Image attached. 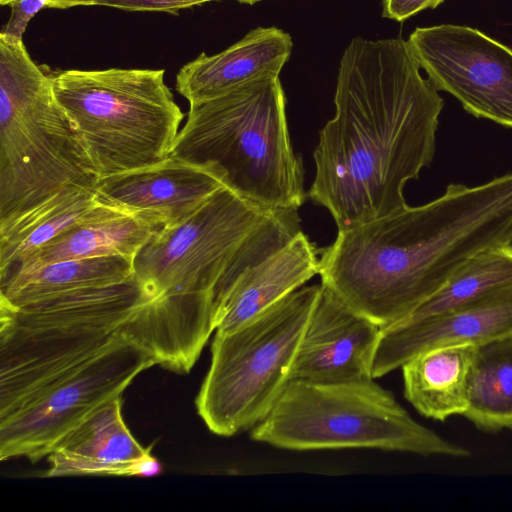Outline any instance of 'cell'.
Masks as SVG:
<instances>
[{"label": "cell", "instance_id": "cell-1", "mask_svg": "<svg viewBox=\"0 0 512 512\" xmlns=\"http://www.w3.org/2000/svg\"><path fill=\"white\" fill-rule=\"evenodd\" d=\"M420 68L401 37H357L345 49L308 193L338 230L405 208L406 183L432 162L444 102Z\"/></svg>", "mask_w": 512, "mask_h": 512}, {"label": "cell", "instance_id": "cell-2", "mask_svg": "<svg viewBox=\"0 0 512 512\" xmlns=\"http://www.w3.org/2000/svg\"><path fill=\"white\" fill-rule=\"evenodd\" d=\"M512 246V173L450 184L417 207L338 230L321 285L381 327L408 316L479 254Z\"/></svg>", "mask_w": 512, "mask_h": 512}, {"label": "cell", "instance_id": "cell-3", "mask_svg": "<svg viewBox=\"0 0 512 512\" xmlns=\"http://www.w3.org/2000/svg\"><path fill=\"white\" fill-rule=\"evenodd\" d=\"M272 210L226 187L180 224L157 231L134 259L150 301L137 315L147 342L170 359L195 360L215 327L213 290L247 235Z\"/></svg>", "mask_w": 512, "mask_h": 512}, {"label": "cell", "instance_id": "cell-4", "mask_svg": "<svg viewBox=\"0 0 512 512\" xmlns=\"http://www.w3.org/2000/svg\"><path fill=\"white\" fill-rule=\"evenodd\" d=\"M279 75H266L190 106L170 155L211 165L224 187L267 209L305 200L302 160L294 153Z\"/></svg>", "mask_w": 512, "mask_h": 512}, {"label": "cell", "instance_id": "cell-5", "mask_svg": "<svg viewBox=\"0 0 512 512\" xmlns=\"http://www.w3.org/2000/svg\"><path fill=\"white\" fill-rule=\"evenodd\" d=\"M97 175L66 114L50 73L23 39L0 33V225Z\"/></svg>", "mask_w": 512, "mask_h": 512}, {"label": "cell", "instance_id": "cell-6", "mask_svg": "<svg viewBox=\"0 0 512 512\" xmlns=\"http://www.w3.org/2000/svg\"><path fill=\"white\" fill-rule=\"evenodd\" d=\"M134 308L119 284L0 304V421L105 350Z\"/></svg>", "mask_w": 512, "mask_h": 512}, {"label": "cell", "instance_id": "cell-7", "mask_svg": "<svg viewBox=\"0 0 512 512\" xmlns=\"http://www.w3.org/2000/svg\"><path fill=\"white\" fill-rule=\"evenodd\" d=\"M164 72L109 68L50 73L55 97L97 178L170 156L184 114Z\"/></svg>", "mask_w": 512, "mask_h": 512}, {"label": "cell", "instance_id": "cell-8", "mask_svg": "<svg viewBox=\"0 0 512 512\" xmlns=\"http://www.w3.org/2000/svg\"><path fill=\"white\" fill-rule=\"evenodd\" d=\"M289 450L375 448L466 458L471 452L421 425L374 379L345 383L292 380L251 432Z\"/></svg>", "mask_w": 512, "mask_h": 512}, {"label": "cell", "instance_id": "cell-9", "mask_svg": "<svg viewBox=\"0 0 512 512\" xmlns=\"http://www.w3.org/2000/svg\"><path fill=\"white\" fill-rule=\"evenodd\" d=\"M320 290L321 285L300 287L242 326L216 332L211 364L195 401L212 433L235 435L269 413L290 382Z\"/></svg>", "mask_w": 512, "mask_h": 512}, {"label": "cell", "instance_id": "cell-10", "mask_svg": "<svg viewBox=\"0 0 512 512\" xmlns=\"http://www.w3.org/2000/svg\"><path fill=\"white\" fill-rule=\"evenodd\" d=\"M152 357L119 332L101 353L0 421V459L48 456L68 432L102 404L121 397Z\"/></svg>", "mask_w": 512, "mask_h": 512}, {"label": "cell", "instance_id": "cell-11", "mask_svg": "<svg viewBox=\"0 0 512 512\" xmlns=\"http://www.w3.org/2000/svg\"><path fill=\"white\" fill-rule=\"evenodd\" d=\"M410 49L437 90L470 114L512 128V50L477 29L452 24L416 28Z\"/></svg>", "mask_w": 512, "mask_h": 512}, {"label": "cell", "instance_id": "cell-12", "mask_svg": "<svg viewBox=\"0 0 512 512\" xmlns=\"http://www.w3.org/2000/svg\"><path fill=\"white\" fill-rule=\"evenodd\" d=\"M381 329L321 285L290 381L345 383L374 379L372 364Z\"/></svg>", "mask_w": 512, "mask_h": 512}, {"label": "cell", "instance_id": "cell-13", "mask_svg": "<svg viewBox=\"0 0 512 512\" xmlns=\"http://www.w3.org/2000/svg\"><path fill=\"white\" fill-rule=\"evenodd\" d=\"M222 187L211 165L170 155L143 168L97 178L95 191L99 201L162 229L188 219Z\"/></svg>", "mask_w": 512, "mask_h": 512}, {"label": "cell", "instance_id": "cell-14", "mask_svg": "<svg viewBox=\"0 0 512 512\" xmlns=\"http://www.w3.org/2000/svg\"><path fill=\"white\" fill-rule=\"evenodd\" d=\"M512 333V286L439 314L382 327L372 364L379 378L425 350Z\"/></svg>", "mask_w": 512, "mask_h": 512}, {"label": "cell", "instance_id": "cell-15", "mask_svg": "<svg viewBox=\"0 0 512 512\" xmlns=\"http://www.w3.org/2000/svg\"><path fill=\"white\" fill-rule=\"evenodd\" d=\"M321 251L302 231L214 297L216 332L232 331L319 274Z\"/></svg>", "mask_w": 512, "mask_h": 512}, {"label": "cell", "instance_id": "cell-16", "mask_svg": "<svg viewBox=\"0 0 512 512\" xmlns=\"http://www.w3.org/2000/svg\"><path fill=\"white\" fill-rule=\"evenodd\" d=\"M121 397L91 412L48 454L46 477L137 476L140 462L151 454L133 437L122 417Z\"/></svg>", "mask_w": 512, "mask_h": 512}, {"label": "cell", "instance_id": "cell-17", "mask_svg": "<svg viewBox=\"0 0 512 512\" xmlns=\"http://www.w3.org/2000/svg\"><path fill=\"white\" fill-rule=\"evenodd\" d=\"M292 47L283 30L258 27L224 51L201 53L185 64L176 76V90L193 106L266 75H279Z\"/></svg>", "mask_w": 512, "mask_h": 512}, {"label": "cell", "instance_id": "cell-18", "mask_svg": "<svg viewBox=\"0 0 512 512\" xmlns=\"http://www.w3.org/2000/svg\"><path fill=\"white\" fill-rule=\"evenodd\" d=\"M159 230L133 213L98 200L86 215L1 276L0 281L57 261L117 255L135 258Z\"/></svg>", "mask_w": 512, "mask_h": 512}, {"label": "cell", "instance_id": "cell-19", "mask_svg": "<svg viewBox=\"0 0 512 512\" xmlns=\"http://www.w3.org/2000/svg\"><path fill=\"white\" fill-rule=\"evenodd\" d=\"M475 351L476 343H458L431 348L410 358L400 367L405 398L427 418L445 421L463 416L469 402Z\"/></svg>", "mask_w": 512, "mask_h": 512}, {"label": "cell", "instance_id": "cell-20", "mask_svg": "<svg viewBox=\"0 0 512 512\" xmlns=\"http://www.w3.org/2000/svg\"><path fill=\"white\" fill-rule=\"evenodd\" d=\"M134 257L104 256L57 261L0 281V304L12 307L62 293L114 285L134 277Z\"/></svg>", "mask_w": 512, "mask_h": 512}, {"label": "cell", "instance_id": "cell-21", "mask_svg": "<svg viewBox=\"0 0 512 512\" xmlns=\"http://www.w3.org/2000/svg\"><path fill=\"white\" fill-rule=\"evenodd\" d=\"M97 203L95 187L75 185L0 225V277L76 223Z\"/></svg>", "mask_w": 512, "mask_h": 512}, {"label": "cell", "instance_id": "cell-22", "mask_svg": "<svg viewBox=\"0 0 512 512\" xmlns=\"http://www.w3.org/2000/svg\"><path fill=\"white\" fill-rule=\"evenodd\" d=\"M463 417L484 432L512 430V333L476 343Z\"/></svg>", "mask_w": 512, "mask_h": 512}, {"label": "cell", "instance_id": "cell-23", "mask_svg": "<svg viewBox=\"0 0 512 512\" xmlns=\"http://www.w3.org/2000/svg\"><path fill=\"white\" fill-rule=\"evenodd\" d=\"M511 286L512 246L493 248L469 261L440 290L403 319L439 314Z\"/></svg>", "mask_w": 512, "mask_h": 512}, {"label": "cell", "instance_id": "cell-24", "mask_svg": "<svg viewBox=\"0 0 512 512\" xmlns=\"http://www.w3.org/2000/svg\"><path fill=\"white\" fill-rule=\"evenodd\" d=\"M218 0H96L95 5L126 11H154L178 15L180 10Z\"/></svg>", "mask_w": 512, "mask_h": 512}, {"label": "cell", "instance_id": "cell-25", "mask_svg": "<svg viewBox=\"0 0 512 512\" xmlns=\"http://www.w3.org/2000/svg\"><path fill=\"white\" fill-rule=\"evenodd\" d=\"M50 0H15L11 7L10 18L1 33L14 39H23V35L30 20Z\"/></svg>", "mask_w": 512, "mask_h": 512}, {"label": "cell", "instance_id": "cell-26", "mask_svg": "<svg viewBox=\"0 0 512 512\" xmlns=\"http://www.w3.org/2000/svg\"><path fill=\"white\" fill-rule=\"evenodd\" d=\"M444 0H384L383 17L399 22L406 20L421 10L436 8Z\"/></svg>", "mask_w": 512, "mask_h": 512}, {"label": "cell", "instance_id": "cell-27", "mask_svg": "<svg viewBox=\"0 0 512 512\" xmlns=\"http://www.w3.org/2000/svg\"><path fill=\"white\" fill-rule=\"evenodd\" d=\"M96 0H50L45 8L67 9L75 6L95 5Z\"/></svg>", "mask_w": 512, "mask_h": 512}, {"label": "cell", "instance_id": "cell-28", "mask_svg": "<svg viewBox=\"0 0 512 512\" xmlns=\"http://www.w3.org/2000/svg\"><path fill=\"white\" fill-rule=\"evenodd\" d=\"M240 3H246V4H254L260 0H237Z\"/></svg>", "mask_w": 512, "mask_h": 512}, {"label": "cell", "instance_id": "cell-29", "mask_svg": "<svg viewBox=\"0 0 512 512\" xmlns=\"http://www.w3.org/2000/svg\"><path fill=\"white\" fill-rule=\"evenodd\" d=\"M15 0H0L1 5H10Z\"/></svg>", "mask_w": 512, "mask_h": 512}]
</instances>
